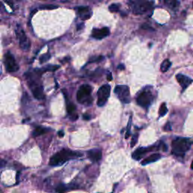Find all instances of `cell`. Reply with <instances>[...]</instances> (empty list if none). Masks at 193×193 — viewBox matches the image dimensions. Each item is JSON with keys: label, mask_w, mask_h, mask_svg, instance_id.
Masks as SVG:
<instances>
[{"label": "cell", "mask_w": 193, "mask_h": 193, "mask_svg": "<svg viewBox=\"0 0 193 193\" xmlns=\"http://www.w3.org/2000/svg\"><path fill=\"white\" fill-rule=\"evenodd\" d=\"M82 156V154L78 152L72 151L68 149H64L59 151L51 156L49 161V164L51 166H60L67 162L73 158H79Z\"/></svg>", "instance_id": "obj_1"}, {"label": "cell", "mask_w": 193, "mask_h": 193, "mask_svg": "<svg viewBox=\"0 0 193 193\" xmlns=\"http://www.w3.org/2000/svg\"><path fill=\"white\" fill-rule=\"evenodd\" d=\"M192 142L189 138L178 137L172 142V152L176 156L183 157L186 152L190 150Z\"/></svg>", "instance_id": "obj_2"}, {"label": "cell", "mask_w": 193, "mask_h": 193, "mask_svg": "<svg viewBox=\"0 0 193 193\" xmlns=\"http://www.w3.org/2000/svg\"><path fill=\"white\" fill-rule=\"evenodd\" d=\"M92 87L89 85L85 84L80 87L77 92V100L84 105H91L92 104L91 98Z\"/></svg>", "instance_id": "obj_3"}, {"label": "cell", "mask_w": 193, "mask_h": 193, "mask_svg": "<svg viewBox=\"0 0 193 193\" xmlns=\"http://www.w3.org/2000/svg\"><path fill=\"white\" fill-rule=\"evenodd\" d=\"M132 11L136 15H141L151 9V3L148 0H134L131 2Z\"/></svg>", "instance_id": "obj_4"}, {"label": "cell", "mask_w": 193, "mask_h": 193, "mask_svg": "<svg viewBox=\"0 0 193 193\" xmlns=\"http://www.w3.org/2000/svg\"><path fill=\"white\" fill-rule=\"evenodd\" d=\"M114 92L123 104H129L131 102L130 90L126 85H117Z\"/></svg>", "instance_id": "obj_5"}, {"label": "cell", "mask_w": 193, "mask_h": 193, "mask_svg": "<svg viewBox=\"0 0 193 193\" xmlns=\"http://www.w3.org/2000/svg\"><path fill=\"white\" fill-rule=\"evenodd\" d=\"M153 100V96L151 91L144 90L140 93L137 98V103L139 106L143 108H148L151 105Z\"/></svg>", "instance_id": "obj_6"}, {"label": "cell", "mask_w": 193, "mask_h": 193, "mask_svg": "<svg viewBox=\"0 0 193 193\" xmlns=\"http://www.w3.org/2000/svg\"><path fill=\"white\" fill-rule=\"evenodd\" d=\"M110 93V85H104L99 88L98 91V105L99 106H104L107 102Z\"/></svg>", "instance_id": "obj_7"}, {"label": "cell", "mask_w": 193, "mask_h": 193, "mask_svg": "<svg viewBox=\"0 0 193 193\" xmlns=\"http://www.w3.org/2000/svg\"><path fill=\"white\" fill-rule=\"evenodd\" d=\"M16 33L20 42V47L23 51H28L30 48V41L26 35L25 32L23 31V29L21 28L20 25H17V29H16Z\"/></svg>", "instance_id": "obj_8"}, {"label": "cell", "mask_w": 193, "mask_h": 193, "mask_svg": "<svg viewBox=\"0 0 193 193\" xmlns=\"http://www.w3.org/2000/svg\"><path fill=\"white\" fill-rule=\"evenodd\" d=\"M5 66L7 71L9 73H14L17 72L19 69V66L15 60V57L11 54L10 52H8L5 55Z\"/></svg>", "instance_id": "obj_9"}, {"label": "cell", "mask_w": 193, "mask_h": 193, "mask_svg": "<svg viewBox=\"0 0 193 193\" xmlns=\"http://www.w3.org/2000/svg\"><path fill=\"white\" fill-rule=\"evenodd\" d=\"M155 146H149V147H140L138 149L135 150L132 153V158L134 160H138L141 159L143 156H145L146 154L148 153L151 152L152 150H154Z\"/></svg>", "instance_id": "obj_10"}, {"label": "cell", "mask_w": 193, "mask_h": 193, "mask_svg": "<svg viewBox=\"0 0 193 193\" xmlns=\"http://www.w3.org/2000/svg\"><path fill=\"white\" fill-rule=\"evenodd\" d=\"M110 35V29L108 27H104L101 29H93L92 31V37L96 39H103Z\"/></svg>", "instance_id": "obj_11"}, {"label": "cell", "mask_w": 193, "mask_h": 193, "mask_svg": "<svg viewBox=\"0 0 193 193\" xmlns=\"http://www.w3.org/2000/svg\"><path fill=\"white\" fill-rule=\"evenodd\" d=\"M87 156L93 162H98L102 158V151L99 149H92L87 152Z\"/></svg>", "instance_id": "obj_12"}, {"label": "cell", "mask_w": 193, "mask_h": 193, "mask_svg": "<svg viewBox=\"0 0 193 193\" xmlns=\"http://www.w3.org/2000/svg\"><path fill=\"white\" fill-rule=\"evenodd\" d=\"M77 13L82 20H87L91 17V9L87 6H79L75 8Z\"/></svg>", "instance_id": "obj_13"}, {"label": "cell", "mask_w": 193, "mask_h": 193, "mask_svg": "<svg viewBox=\"0 0 193 193\" xmlns=\"http://www.w3.org/2000/svg\"><path fill=\"white\" fill-rule=\"evenodd\" d=\"M176 80L179 82V84L181 85V87H183V89L185 90L188 86L191 85L192 82V79H190L189 77L186 76V75H183V74H177L176 76Z\"/></svg>", "instance_id": "obj_14"}, {"label": "cell", "mask_w": 193, "mask_h": 193, "mask_svg": "<svg viewBox=\"0 0 193 193\" xmlns=\"http://www.w3.org/2000/svg\"><path fill=\"white\" fill-rule=\"evenodd\" d=\"M161 157H162V156L159 153H154L147 158H146L144 160H143L141 164L142 165H146V164H149L150 163H153V162H157L158 160H159Z\"/></svg>", "instance_id": "obj_15"}, {"label": "cell", "mask_w": 193, "mask_h": 193, "mask_svg": "<svg viewBox=\"0 0 193 193\" xmlns=\"http://www.w3.org/2000/svg\"><path fill=\"white\" fill-rule=\"evenodd\" d=\"M72 189H75L73 185V186H68V185L65 184H60L56 188V192L57 193H64Z\"/></svg>", "instance_id": "obj_16"}, {"label": "cell", "mask_w": 193, "mask_h": 193, "mask_svg": "<svg viewBox=\"0 0 193 193\" xmlns=\"http://www.w3.org/2000/svg\"><path fill=\"white\" fill-rule=\"evenodd\" d=\"M48 131H49V129L43 128V127H37V128L34 130L33 132V136L34 137H39L40 135L46 134Z\"/></svg>", "instance_id": "obj_17"}, {"label": "cell", "mask_w": 193, "mask_h": 193, "mask_svg": "<svg viewBox=\"0 0 193 193\" xmlns=\"http://www.w3.org/2000/svg\"><path fill=\"white\" fill-rule=\"evenodd\" d=\"M170 66H171V62H170V60L167 59V60H164V61L162 62V64H161V70H162V72H163V73H165V72H167V71L169 69Z\"/></svg>", "instance_id": "obj_18"}, {"label": "cell", "mask_w": 193, "mask_h": 193, "mask_svg": "<svg viewBox=\"0 0 193 193\" xmlns=\"http://www.w3.org/2000/svg\"><path fill=\"white\" fill-rule=\"evenodd\" d=\"M75 106L74 105V104H73V103H69V102H67V112H68L69 114V115H72L74 113V112L75 111Z\"/></svg>", "instance_id": "obj_19"}, {"label": "cell", "mask_w": 193, "mask_h": 193, "mask_svg": "<svg viewBox=\"0 0 193 193\" xmlns=\"http://www.w3.org/2000/svg\"><path fill=\"white\" fill-rule=\"evenodd\" d=\"M167 112H168V108H167L166 106V104H162L160 106L159 109V116L161 117L164 116L165 115L167 114Z\"/></svg>", "instance_id": "obj_20"}, {"label": "cell", "mask_w": 193, "mask_h": 193, "mask_svg": "<svg viewBox=\"0 0 193 193\" xmlns=\"http://www.w3.org/2000/svg\"><path fill=\"white\" fill-rule=\"evenodd\" d=\"M51 57V54H49V53H47V54H43L42 56H41V57H40L39 59V61L41 63H44L47 62L49 59H50Z\"/></svg>", "instance_id": "obj_21"}, {"label": "cell", "mask_w": 193, "mask_h": 193, "mask_svg": "<svg viewBox=\"0 0 193 193\" xmlns=\"http://www.w3.org/2000/svg\"><path fill=\"white\" fill-rule=\"evenodd\" d=\"M59 66H54V65H48L46 67L43 69H45L44 71H52V72H54V71H56L57 69H59Z\"/></svg>", "instance_id": "obj_22"}, {"label": "cell", "mask_w": 193, "mask_h": 193, "mask_svg": "<svg viewBox=\"0 0 193 193\" xmlns=\"http://www.w3.org/2000/svg\"><path fill=\"white\" fill-rule=\"evenodd\" d=\"M109 9L111 12H118L119 10V5L117 4H112L109 7Z\"/></svg>", "instance_id": "obj_23"}, {"label": "cell", "mask_w": 193, "mask_h": 193, "mask_svg": "<svg viewBox=\"0 0 193 193\" xmlns=\"http://www.w3.org/2000/svg\"><path fill=\"white\" fill-rule=\"evenodd\" d=\"M58 6L57 5H42L40 7L41 9H48V10H52V9H57Z\"/></svg>", "instance_id": "obj_24"}, {"label": "cell", "mask_w": 193, "mask_h": 193, "mask_svg": "<svg viewBox=\"0 0 193 193\" xmlns=\"http://www.w3.org/2000/svg\"><path fill=\"white\" fill-rule=\"evenodd\" d=\"M131 118H132V116H131V117H130V119H129V122H128V130H127V132H126V135H125V138H128L129 136H130V132H131Z\"/></svg>", "instance_id": "obj_25"}, {"label": "cell", "mask_w": 193, "mask_h": 193, "mask_svg": "<svg viewBox=\"0 0 193 193\" xmlns=\"http://www.w3.org/2000/svg\"><path fill=\"white\" fill-rule=\"evenodd\" d=\"M104 56H99V57H93V58H92L91 60H90V61L88 62V63H94V62H100V61H101L102 60H104Z\"/></svg>", "instance_id": "obj_26"}, {"label": "cell", "mask_w": 193, "mask_h": 193, "mask_svg": "<svg viewBox=\"0 0 193 193\" xmlns=\"http://www.w3.org/2000/svg\"><path fill=\"white\" fill-rule=\"evenodd\" d=\"M137 139H138V134H136L133 136V138H132V140H131V147H133L136 145V143H137Z\"/></svg>", "instance_id": "obj_27"}, {"label": "cell", "mask_w": 193, "mask_h": 193, "mask_svg": "<svg viewBox=\"0 0 193 193\" xmlns=\"http://www.w3.org/2000/svg\"><path fill=\"white\" fill-rule=\"evenodd\" d=\"M158 147H159V149H162L164 152H167V150H168V146H167L166 144L164 143H163V142H161V143H160V144L158 145Z\"/></svg>", "instance_id": "obj_28"}, {"label": "cell", "mask_w": 193, "mask_h": 193, "mask_svg": "<svg viewBox=\"0 0 193 193\" xmlns=\"http://www.w3.org/2000/svg\"><path fill=\"white\" fill-rule=\"evenodd\" d=\"M142 29H146V30H150V31H154V29H152V28L151 26H150L149 24H146V23H145V24H143L141 27Z\"/></svg>", "instance_id": "obj_29"}, {"label": "cell", "mask_w": 193, "mask_h": 193, "mask_svg": "<svg viewBox=\"0 0 193 193\" xmlns=\"http://www.w3.org/2000/svg\"><path fill=\"white\" fill-rule=\"evenodd\" d=\"M171 5L174 9H176L179 5V0H171Z\"/></svg>", "instance_id": "obj_30"}, {"label": "cell", "mask_w": 193, "mask_h": 193, "mask_svg": "<svg viewBox=\"0 0 193 193\" xmlns=\"http://www.w3.org/2000/svg\"><path fill=\"white\" fill-rule=\"evenodd\" d=\"M164 129L165 130V131H170L171 130V125H170V122H168L165 125V126H164Z\"/></svg>", "instance_id": "obj_31"}, {"label": "cell", "mask_w": 193, "mask_h": 193, "mask_svg": "<svg viewBox=\"0 0 193 193\" xmlns=\"http://www.w3.org/2000/svg\"><path fill=\"white\" fill-rule=\"evenodd\" d=\"M5 164H6V162L5 161H4V160H0V168L5 166Z\"/></svg>", "instance_id": "obj_32"}, {"label": "cell", "mask_w": 193, "mask_h": 193, "mask_svg": "<svg viewBox=\"0 0 193 193\" xmlns=\"http://www.w3.org/2000/svg\"><path fill=\"white\" fill-rule=\"evenodd\" d=\"M91 116H90V115H88V114H85V115H83V118L84 119H85V120H90V119H91Z\"/></svg>", "instance_id": "obj_33"}, {"label": "cell", "mask_w": 193, "mask_h": 193, "mask_svg": "<svg viewBox=\"0 0 193 193\" xmlns=\"http://www.w3.org/2000/svg\"><path fill=\"white\" fill-rule=\"evenodd\" d=\"M58 135H59V137H63V135H64V133H63V131H60L58 132Z\"/></svg>", "instance_id": "obj_34"}, {"label": "cell", "mask_w": 193, "mask_h": 193, "mask_svg": "<svg viewBox=\"0 0 193 193\" xmlns=\"http://www.w3.org/2000/svg\"><path fill=\"white\" fill-rule=\"evenodd\" d=\"M112 79V74H111V73H109L108 76H107V80H109V81H111Z\"/></svg>", "instance_id": "obj_35"}, {"label": "cell", "mask_w": 193, "mask_h": 193, "mask_svg": "<svg viewBox=\"0 0 193 193\" xmlns=\"http://www.w3.org/2000/svg\"><path fill=\"white\" fill-rule=\"evenodd\" d=\"M82 27H84V23H81V25H78V30L82 29Z\"/></svg>", "instance_id": "obj_36"}, {"label": "cell", "mask_w": 193, "mask_h": 193, "mask_svg": "<svg viewBox=\"0 0 193 193\" xmlns=\"http://www.w3.org/2000/svg\"><path fill=\"white\" fill-rule=\"evenodd\" d=\"M118 69H121L122 70H123V69H125V67H124V66H123L122 64H121V65H119V66H118Z\"/></svg>", "instance_id": "obj_37"}, {"label": "cell", "mask_w": 193, "mask_h": 193, "mask_svg": "<svg viewBox=\"0 0 193 193\" xmlns=\"http://www.w3.org/2000/svg\"><path fill=\"white\" fill-rule=\"evenodd\" d=\"M17 1H20V0H17Z\"/></svg>", "instance_id": "obj_38"}, {"label": "cell", "mask_w": 193, "mask_h": 193, "mask_svg": "<svg viewBox=\"0 0 193 193\" xmlns=\"http://www.w3.org/2000/svg\"><path fill=\"white\" fill-rule=\"evenodd\" d=\"M165 1H167V0H165Z\"/></svg>", "instance_id": "obj_39"}]
</instances>
